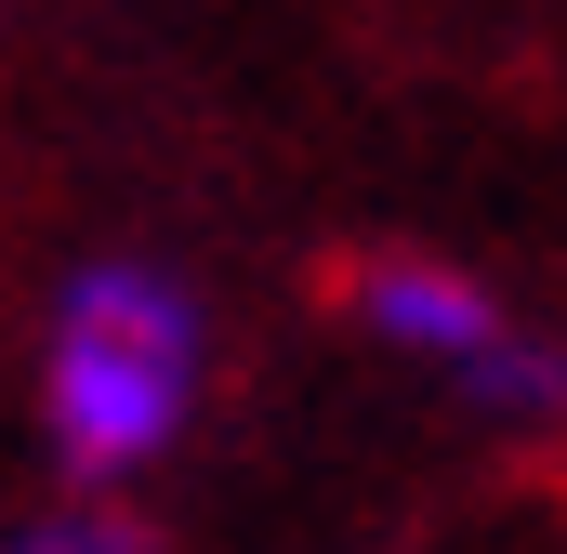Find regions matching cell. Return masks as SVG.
<instances>
[{
  "label": "cell",
  "instance_id": "cell-1",
  "mask_svg": "<svg viewBox=\"0 0 567 554\" xmlns=\"http://www.w3.org/2000/svg\"><path fill=\"white\" fill-rule=\"evenodd\" d=\"M40 449L66 489H145L212 410V304L158 252H80L40 304Z\"/></svg>",
  "mask_w": 567,
  "mask_h": 554
},
{
  "label": "cell",
  "instance_id": "cell-2",
  "mask_svg": "<svg viewBox=\"0 0 567 554\" xmlns=\"http://www.w3.org/2000/svg\"><path fill=\"white\" fill-rule=\"evenodd\" d=\"M343 330L396 370H423L435 397H462L502 435H555L567 422V330H542L502 277L449 265V252H357L343 265Z\"/></svg>",
  "mask_w": 567,
  "mask_h": 554
},
{
  "label": "cell",
  "instance_id": "cell-3",
  "mask_svg": "<svg viewBox=\"0 0 567 554\" xmlns=\"http://www.w3.org/2000/svg\"><path fill=\"white\" fill-rule=\"evenodd\" d=\"M0 554H158V542H145L133 489H53L40 515L0 529Z\"/></svg>",
  "mask_w": 567,
  "mask_h": 554
}]
</instances>
